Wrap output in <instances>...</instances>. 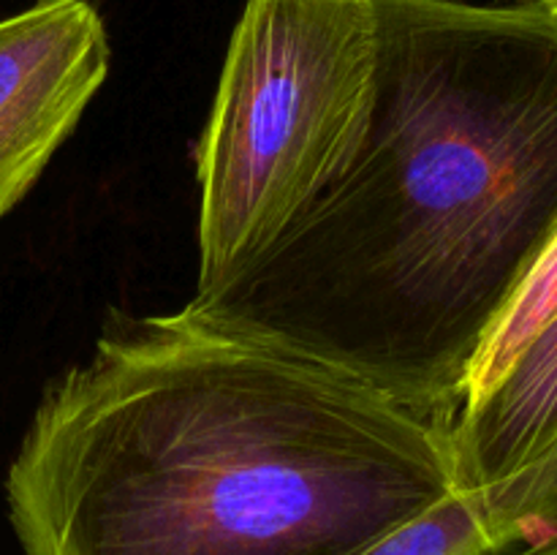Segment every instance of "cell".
Segmentation results:
<instances>
[{"instance_id": "1", "label": "cell", "mask_w": 557, "mask_h": 555, "mask_svg": "<svg viewBox=\"0 0 557 555\" xmlns=\"http://www.w3.org/2000/svg\"><path fill=\"white\" fill-rule=\"evenodd\" d=\"M373 9V98L351 161L183 310L451 422L557 226V16L544 3Z\"/></svg>"}, {"instance_id": "2", "label": "cell", "mask_w": 557, "mask_h": 555, "mask_svg": "<svg viewBox=\"0 0 557 555\" xmlns=\"http://www.w3.org/2000/svg\"><path fill=\"white\" fill-rule=\"evenodd\" d=\"M449 419L185 310L120 316L5 473L22 555H359L455 493Z\"/></svg>"}, {"instance_id": "3", "label": "cell", "mask_w": 557, "mask_h": 555, "mask_svg": "<svg viewBox=\"0 0 557 555\" xmlns=\"http://www.w3.org/2000/svg\"><path fill=\"white\" fill-rule=\"evenodd\" d=\"M373 76V0H245L196 145V288L264 250L351 161Z\"/></svg>"}, {"instance_id": "4", "label": "cell", "mask_w": 557, "mask_h": 555, "mask_svg": "<svg viewBox=\"0 0 557 555\" xmlns=\"http://www.w3.org/2000/svg\"><path fill=\"white\" fill-rule=\"evenodd\" d=\"M457 493L517 544L557 533V313L449 424Z\"/></svg>"}, {"instance_id": "5", "label": "cell", "mask_w": 557, "mask_h": 555, "mask_svg": "<svg viewBox=\"0 0 557 555\" xmlns=\"http://www.w3.org/2000/svg\"><path fill=\"white\" fill-rule=\"evenodd\" d=\"M109 74L87 0H38L0 20V221L36 185Z\"/></svg>"}, {"instance_id": "6", "label": "cell", "mask_w": 557, "mask_h": 555, "mask_svg": "<svg viewBox=\"0 0 557 555\" xmlns=\"http://www.w3.org/2000/svg\"><path fill=\"white\" fill-rule=\"evenodd\" d=\"M515 547L487 506L471 493H451L359 555H498Z\"/></svg>"}, {"instance_id": "7", "label": "cell", "mask_w": 557, "mask_h": 555, "mask_svg": "<svg viewBox=\"0 0 557 555\" xmlns=\"http://www.w3.org/2000/svg\"><path fill=\"white\" fill-rule=\"evenodd\" d=\"M557 313V226L549 234L547 245L539 254L536 264L520 283L515 297L509 299L506 310L500 313L498 324L493 326L490 337L484 341L471 375H468L466 395L462 403L482 395L493 381L506 370V365L515 359V354L547 324Z\"/></svg>"}, {"instance_id": "8", "label": "cell", "mask_w": 557, "mask_h": 555, "mask_svg": "<svg viewBox=\"0 0 557 555\" xmlns=\"http://www.w3.org/2000/svg\"><path fill=\"white\" fill-rule=\"evenodd\" d=\"M498 555H557V533L555 536L536 539V542L517 544V547L504 550V553H498Z\"/></svg>"}, {"instance_id": "9", "label": "cell", "mask_w": 557, "mask_h": 555, "mask_svg": "<svg viewBox=\"0 0 557 555\" xmlns=\"http://www.w3.org/2000/svg\"><path fill=\"white\" fill-rule=\"evenodd\" d=\"M462 3H482V5H528V3H542V0H462Z\"/></svg>"}, {"instance_id": "10", "label": "cell", "mask_w": 557, "mask_h": 555, "mask_svg": "<svg viewBox=\"0 0 557 555\" xmlns=\"http://www.w3.org/2000/svg\"><path fill=\"white\" fill-rule=\"evenodd\" d=\"M542 3H544V5H547V9H549V11H553V14L557 16V0H542Z\"/></svg>"}]
</instances>
